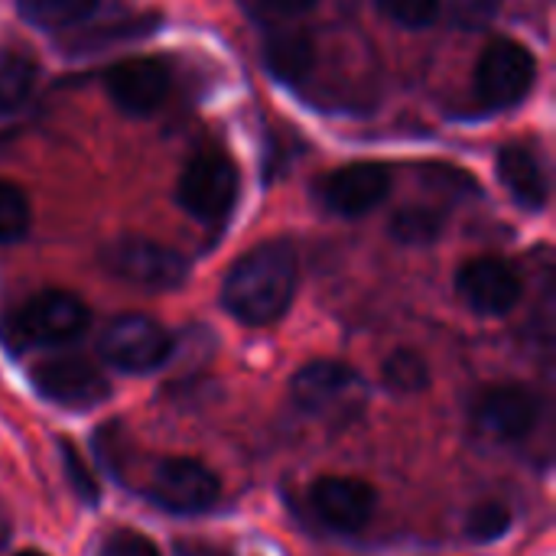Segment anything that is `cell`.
<instances>
[{"mask_svg": "<svg viewBox=\"0 0 556 556\" xmlns=\"http://www.w3.org/2000/svg\"><path fill=\"white\" fill-rule=\"evenodd\" d=\"M300 283V261L290 241H264L241 254L225 283H222V306L244 326H270L277 323Z\"/></svg>", "mask_w": 556, "mask_h": 556, "instance_id": "6da1fadb", "label": "cell"}, {"mask_svg": "<svg viewBox=\"0 0 556 556\" xmlns=\"http://www.w3.org/2000/svg\"><path fill=\"white\" fill-rule=\"evenodd\" d=\"M91 323L88 306L68 290H42L29 296L7 323L13 349H59L75 342Z\"/></svg>", "mask_w": 556, "mask_h": 556, "instance_id": "7a4b0ae2", "label": "cell"}, {"mask_svg": "<svg viewBox=\"0 0 556 556\" xmlns=\"http://www.w3.org/2000/svg\"><path fill=\"white\" fill-rule=\"evenodd\" d=\"M176 202L182 212L208 228L222 225L238 202V166L228 153L222 150H199L179 182H176Z\"/></svg>", "mask_w": 556, "mask_h": 556, "instance_id": "3957f363", "label": "cell"}, {"mask_svg": "<svg viewBox=\"0 0 556 556\" xmlns=\"http://www.w3.org/2000/svg\"><path fill=\"white\" fill-rule=\"evenodd\" d=\"M101 264L111 277L140 290H179L189 277V261L153 238L124 235L101 251Z\"/></svg>", "mask_w": 556, "mask_h": 556, "instance_id": "277c9868", "label": "cell"}, {"mask_svg": "<svg viewBox=\"0 0 556 556\" xmlns=\"http://www.w3.org/2000/svg\"><path fill=\"white\" fill-rule=\"evenodd\" d=\"M534 78V52L518 39H495L476 65V98L485 111H508L531 94Z\"/></svg>", "mask_w": 556, "mask_h": 556, "instance_id": "5b68a950", "label": "cell"}, {"mask_svg": "<svg viewBox=\"0 0 556 556\" xmlns=\"http://www.w3.org/2000/svg\"><path fill=\"white\" fill-rule=\"evenodd\" d=\"M290 397L309 417H352L365 404V381L342 362H309L293 375Z\"/></svg>", "mask_w": 556, "mask_h": 556, "instance_id": "8992f818", "label": "cell"}, {"mask_svg": "<svg viewBox=\"0 0 556 556\" xmlns=\"http://www.w3.org/2000/svg\"><path fill=\"white\" fill-rule=\"evenodd\" d=\"M147 495L169 515H205L218 502L222 482L205 463L169 456L153 466Z\"/></svg>", "mask_w": 556, "mask_h": 556, "instance_id": "52a82bcc", "label": "cell"}, {"mask_svg": "<svg viewBox=\"0 0 556 556\" xmlns=\"http://www.w3.org/2000/svg\"><path fill=\"white\" fill-rule=\"evenodd\" d=\"M101 355L117 371L143 375L160 368L173 355V336L150 316L124 313L108 323L101 336Z\"/></svg>", "mask_w": 556, "mask_h": 556, "instance_id": "ba28073f", "label": "cell"}, {"mask_svg": "<svg viewBox=\"0 0 556 556\" xmlns=\"http://www.w3.org/2000/svg\"><path fill=\"white\" fill-rule=\"evenodd\" d=\"M541 420V397L525 384H495L472 401V424L495 443H521Z\"/></svg>", "mask_w": 556, "mask_h": 556, "instance_id": "9c48e42d", "label": "cell"}, {"mask_svg": "<svg viewBox=\"0 0 556 556\" xmlns=\"http://www.w3.org/2000/svg\"><path fill=\"white\" fill-rule=\"evenodd\" d=\"M391 195V169L384 163H349L316 182V199L326 212L362 218Z\"/></svg>", "mask_w": 556, "mask_h": 556, "instance_id": "30bf717a", "label": "cell"}, {"mask_svg": "<svg viewBox=\"0 0 556 556\" xmlns=\"http://www.w3.org/2000/svg\"><path fill=\"white\" fill-rule=\"evenodd\" d=\"M459 300L479 316H508L525 293L521 274L502 257H472L456 270Z\"/></svg>", "mask_w": 556, "mask_h": 556, "instance_id": "8fae6325", "label": "cell"}, {"mask_svg": "<svg viewBox=\"0 0 556 556\" xmlns=\"http://www.w3.org/2000/svg\"><path fill=\"white\" fill-rule=\"evenodd\" d=\"M173 85V72L163 59L156 55H140V59H124L104 72V91L130 117H147L153 114Z\"/></svg>", "mask_w": 556, "mask_h": 556, "instance_id": "7c38bea8", "label": "cell"}, {"mask_svg": "<svg viewBox=\"0 0 556 556\" xmlns=\"http://www.w3.org/2000/svg\"><path fill=\"white\" fill-rule=\"evenodd\" d=\"M33 388L49 404L68 407V410H91L111 394L108 378L91 362L75 358V355L49 358V362L36 365L33 368Z\"/></svg>", "mask_w": 556, "mask_h": 556, "instance_id": "4fadbf2b", "label": "cell"}, {"mask_svg": "<svg viewBox=\"0 0 556 556\" xmlns=\"http://www.w3.org/2000/svg\"><path fill=\"white\" fill-rule=\"evenodd\" d=\"M378 495L368 482L349 479V476H323L309 489V508L313 515L339 531V534H355L375 518Z\"/></svg>", "mask_w": 556, "mask_h": 556, "instance_id": "5bb4252c", "label": "cell"}, {"mask_svg": "<svg viewBox=\"0 0 556 556\" xmlns=\"http://www.w3.org/2000/svg\"><path fill=\"white\" fill-rule=\"evenodd\" d=\"M498 179L508 189V195L528 208V212H541L547 205L551 195V182H547V169L538 156V150H531L528 143H508L498 150L495 160Z\"/></svg>", "mask_w": 556, "mask_h": 556, "instance_id": "9a60e30c", "label": "cell"}, {"mask_svg": "<svg viewBox=\"0 0 556 556\" xmlns=\"http://www.w3.org/2000/svg\"><path fill=\"white\" fill-rule=\"evenodd\" d=\"M264 65L267 72L283 81V85H300L309 78L313 65H316V46L309 36L296 33V29H280L274 36L264 39Z\"/></svg>", "mask_w": 556, "mask_h": 556, "instance_id": "2e32d148", "label": "cell"}, {"mask_svg": "<svg viewBox=\"0 0 556 556\" xmlns=\"http://www.w3.org/2000/svg\"><path fill=\"white\" fill-rule=\"evenodd\" d=\"M39 78L36 62L20 49H0V117L20 111Z\"/></svg>", "mask_w": 556, "mask_h": 556, "instance_id": "e0dca14e", "label": "cell"}, {"mask_svg": "<svg viewBox=\"0 0 556 556\" xmlns=\"http://www.w3.org/2000/svg\"><path fill=\"white\" fill-rule=\"evenodd\" d=\"M98 0H16L26 23L39 29H75L94 13Z\"/></svg>", "mask_w": 556, "mask_h": 556, "instance_id": "ac0fdd59", "label": "cell"}, {"mask_svg": "<svg viewBox=\"0 0 556 556\" xmlns=\"http://www.w3.org/2000/svg\"><path fill=\"white\" fill-rule=\"evenodd\" d=\"M446 228V215L433 205H407L391 215V238L407 248L433 244Z\"/></svg>", "mask_w": 556, "mask_h": 556, "instance_id": "d6986e66", "label": "cell"}, {"mask_svg": "<svg viewBox=\"0 0 556 556\" xmlns=\"http://www.w3.org/2000/svg\"><path fill=\"white\" fill-rule=\"evenodd\" d=\"M384 384L394 394H417L430 384V368L417 352L401 349L384 362Z\"/></svg>", "mask_w": 556, "mask_h": 556, "instance_id": "ffe728a7", "label": "cell"}, {"mask_svg": "<svg viewBox=\"0 0 556 556\" xmlns=\"http://www.w3.org/2000/svg\"><path fill=\"white\" fill-rule=\"evenodd\" d=\"M33 212H29V199L20 186L0 179V244L20 241L29 231Z\"/></svg>", "mask_w": 556, "mask_h": 556, "instance_id": "44dd1931", "label": "cell"}, {"mask_svg": "<svg viewBox=\"0 0 556 556\" xmlns=\"http://www.w3.org/2000/svg\"><path fill=\"white\" fill-rule=\"evenodd\" d=\"M156 29V16H134V20H114V23H101L91 26V33H85L78 39V49H101L111 42H127L137 36H147Z\"/></svg>", "mask_w": 556, "mask_h": 556, "instance_id": "7402d4cb", "label": "cell"}, {"mask_svg": "<svg viewBox=\"0 0 556 556\" xmlns=\"http://www.w3.org/2000/svg\"><path fill=\"white\" fill-rule=\"evenodd\" d=\"M511 528V511L502 502H482L472 508L469 521H466V534L479 544H495L498 538H505Z\"/></svg>", "mask_w": 556, "mask_h": 556, "instance_id": "603a6c76", "label": "cell"}, {"mask_svg": "<svg viewBox=\"0 0 556 556\" xmlns=\"http://www.w3.org/2000/svg\"><path fill=\"white\" fill-rule=\"evenodd\" d=\"M375 3L391 23L407 29H427L443 10L440 0H375Z\"/></svg>", "mask_w": 556, "mask_h": 556, "instance_id": "cb8c5ba5", "label": "cell"}, {"mask_svg": "<svg viewBox=\"0 0 556 556\" xmlns=\"http://www.w3.org/2000/svg\"><path fill=\"white\" fill-rule=\"evenodd\" d=\"M446 3V16L459 29H482L502 10V0H440Z\"/></svg>", "mask_w": 556, "mask_h": 556, "instance_id": "d4e9b609", "label": "cell"}, {"mask_svg": "<svg viewBox=\"0 0 556 556\" xmlns=\"http://www.w3.org/2000/svg\"><path fill=\"white\" fill-rule=\"evenodd\" d=\"M62 463H65V476L72 482V489L78 492V498L85 502H98V482L88 469V463L81 459V453L72 443H62Z\"/></svg>", "mask_w": 556, "mask_h": 556, "instance_id": "484cf974", "label": "cell"}, {"mask_svg": "<svg viewBox=\"0 0 556 556\" xmlns=\"http://www.w3.org/2000/svg\"><path fill=\"white\" fill-rule=\"evenodd\" d=\"M98 556H160L156 544L137 531H114L101 541Z\"/></svg>", "mask_w": 556, "mask_h": 556, "instance_id": "4316f807", "label": "cell"}, {"mask_svg": "<svg viewBox=\"0 0 556 556\" xmlns=\"http://www.w3.org/2000/svg\"><path fill=\"white\" fill-rule=\"evenodd\" d=\"M274 16H303L309 13L319 0H261Z\"/></svg>", "mask_w": 556, "mask_h": 556, "instance_id": "83f0119b", "label": "cell"}, {"mask_svg": "<svg viewBox=\"0 0 556 556\" xmlns=\"http://www.w3.org/2000/svg\"><path fill=\"white\" fill-rule=\"evenodd\" d=\"M16 556H46V554H36V551H23V554H16Z\"/></svg>", "mask_w": 556, "mask_h": 556, "instance_id": "f1b7e54d", "label": "cell"}]
</instances>
